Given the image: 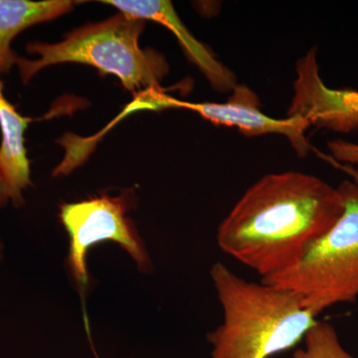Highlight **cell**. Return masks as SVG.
<instances>
[{
    "mask_svg": "<svg viewBox=\"0 0 358 358\" xmlns=\"http://www.w3.org/2000/svg\"><path fill=\"white\" fill-rule=\"evenodd\" d=\"M343 211L339 187L301 171L270 173L238 200L216 240L223 253L265 279L298 263Z\"/></svg>",
    "mask_w": 358,
    "mask_h": 358,
    "instance_id": "1",
    "label": "cell"
},
{
    "mask_svg": "<svg viewBox=\"0 0 358 358\" xmlns=\"http://www.w3.org/2000/svg\"><path fill=\"white\" fill-rule=\"evenodd\" d=\"M210 278L222 308V322L206 338L210 358H270L300 345L317 322L298 294L235 274L225 264Z\"/></svg>",
    "mask_w": 358,
    "mask_h": 358,
    "instance_id": "2",
    "label": "cell"
},
{
    "mask_svg": "<svg viewBox=\"0 0 358 358\" xmlns=\"http://www.w3.org/2000/svg\"><path fill=\"white\" fill-rule=\"evenodd\" d=\"M145 20L124 13L101 22L74 30L58 43L32 42L26 51L38 55L35 60L20 57L16 66L26 85L44 68L61 63L93 66L101 75L119 78L124 89L134 96L150 89H159L169 72L166 58L155 50L141 49L138 39Z\"/></svg>",
    "mask_w": 358,
    "mask_h": 358,
    "instance_id": "3",
    "label": "cell"
},
{
    "mask_svg": "<svg viewBox=\"0 0 358 358\" xmlns=\"http://www.w3.org/2000/svg\"><path fill=\"white\" fill-rule=\"evenodd\" d=\"M345 211L306 255L279 274L261 282L298 294L303 306L319 315L358 298V189L352 181L338 186Z\"/></svg>",
    "mask_w": 358,
    "mask_h": 358,
    "instance_id": "4",
    "label": "cell"
},
{
    "mask_svg": "<svg viewBox=\"0 0 358 358\" xmlns=\"http://www.w3.org/2000/svg\"><path fill=\"white\" fill-rule=\"evenodd\" d=\"M128 211L126 195H102L61 205L60 220L69 237L68 267L82 299L89 285L87 257L90 249L101 242H115L131 256L141 272L152 271V259Z\"/></svg>",
    "mask_w": 358,
    "mask_h": 358,
    "instance_id": "5",
    "label": "cell"
},
{
    "mask_svg": "<svg viewBox=\"0 0 358 358\" xmlns=\"http://www.w3.org/2000/svg\"><path fill=\"white\" fill-rule=\"evenodd\" d=\"M294 94L288 117H301L310 126L334 133L358 129V91L331 89L322 81L313 47L296 64Z\"/></svg>",
    "mask_w": 358,
    "mask_h": 358,
    "instance_id": "6",
    "label": "cell"
},
{
    "mask_svg": "<svg viewBox=\"0 0 358 358\" xmlns=\"http://www.w3.org/2000/svg\"><path fill=\"white\" fill-rule=\"evenodd\" d=\"M173 109L193 110L213 124L239 129L247 136L281 134L288 138L300 157H306L313 150L306 136V131L310 127L307 119H274L264 114L255 92L246 85L237 84L227 102L190 103L174 99Z\"/></svg>",
    "mask_w": 358,
    "mask_h": 358,
    "instance_id": "7",
    "label": "cell"
},
{
    "mask_svg": "<svg viewBox=\"0 0 358 358\" xmlns=\"http://www.w3.org/2000/svg\"><path fill=\"white\" fill-rule=\"evenodd\" d=\"M103 3L119 9L120 13L138 18L152 20L166 26L176 35L190 60L206 77L212 88L221 93L232 92L237 86L234 73L223 65L204 44L189 32L178 17L171 1L166 0H103Z\"/></svg>",
    "mask_w": 358,
    "mask_h": 358,
    "instance_id": "8",
    "label": "cell"
},
{
    "mask_svg": "<svg viewBox=\"0 0 358 358\" xmlns=\"http://www.w3.org/2000/svg\"><path fill=\"white\" fill-rule=\"evenodd\" d=\"M3 87L0 78V166L8 183L11 203L18 207L24 203L23 192L32 185L24 134L33 120L17 112L4 96Z\"/></svg>",
    "mask_w": 358,
    "mask_h": 358,
    "instance_id": "9",
    "label": "cell"
},
{
    "mask_svg": "<svg viewBox=\"0 0 358 358\" xmlns=\"http://www.w3.org/2000/svg\"><path fill=\"white\" fill-rule=\"evenodd\" d=\"M73 6L70 0H0V73L9 72L17 63L20 56L11 43L20 32L69 13Z\"/></svg>",
    "mask_w": 358,
    "mask_h": 358,
    "instance_id": "10",
    "label": "cell"
},
{
    "mask_svg": "<svg viewBox=\"0 0 358 358\" xmlns=\"http://www.w3.org/2000/svg\"><path fill=\"white\" fill-rule=\"evenodd\" d=\"M303 348L294 350L293 358H355L341 345L333 324L317 320L303 338Z\"/></svg>",
    "mask_w": 358,
    "mask_h": 358,
    "instance_id": "11",
    "label": "cell"
},
{
    "mask_svg": "<svg viewBox=\"0 0 358 358\" xmlns=\"http://www.w3.org/2000/svg\"><path fill=\"white\" fill-rule=\"evenodd\" d=\"M331 157L339 164L358 166V145L350 141L336 140L327 143Z\"/></svg>",
    "mask_w": 358,
    "mask_h": 358,
    "instance_id": "12",
    "label": "cell"
},
{
    "mask_svg": "<svg viewBox=\"0 0 358 358\" xmlns=\"http://www.w3.org/2000/svg\"><path fill=\"white\" fill-rule=\"evenodd\" d=\"M317 152V155H320V157H322V159L327 160V162H329V164H333L334 167H336V169L343 171V173L348 174V176H350V178L352 179L353 185L357 186V188L358 189V169H357V167L348 166V164H339V162H336V160L331 159V157H329V155L322 154V152Z\"/></svg>",
    "mask_w": 358,
    "mask_h": 358,
    "instance_id": "13",
    "label": "cell"
},
{
    "mask_svg": "<svg viewBox=\"0 0 358 358\" xmlns=\"http://www.w3.org/2000/svg\"><path fill=\"white\" fill-rule=\"evenodd\" d=\"M9 202L11 203L10 190L6 176L0 166V207L6 206Z\"/></svg>",
    "mask_w": 358,
    "mask_h": 358,
    "instance_id": "14",
    "label": "cell"
},
{
    "mask_svg": "<svg viewBox=\"0 0 358 358\" xmlns=\"http://www.w3.org/2000/svg\"><path fill=\"white\" fill-rule=\"evenodd\" d=\"M3 243H2L1 240H0V263H1L2 258H3Z\"/></svg>",
    "mask_w": 358,
    "mask_h": 358,
    "instance_id": "15",
    "label": "cell"
}]
</instances>
